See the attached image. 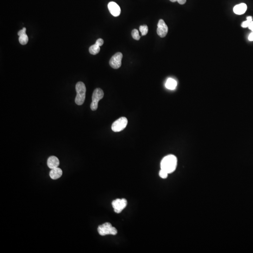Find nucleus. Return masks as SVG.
Returning a JSON list of instances; mask_svg holds the SVG:
<instances>
[{
	"mask_svg": "<svg viewBox=\"0 0 253 253\" xmlns=\"http://www.w3.org/2000/svg\"><path fill=\"white\" fill-rule=\"evenodd\" d=\"M177 86V82L172 78H168L165 83L166 88L169 90H174Z\"/></svg>",
	"mask_w": 253,
	"mask_h": 253,
	"instance_id": "ddd939ff",
	"label": "nucleus"
},
{
	"mask_svg": "<svg viewBox=\"0 0 253 253\" xmlns=\"http://www.w3.org/2000/svg\"><path fill=\"white\" fill-rule=\"evenodd\" d=\"M168 175V172H166L165 171V170H162V169H161L160 171H159V176H160L161 178H166L167 177Z\"/></svg>",
	"mask_w": 253,
	"mask_h": 253,
	"instance_id": "a211bd4d",
	"label": "nucleus"
},
{
	"mask_svg": "<svg viewBox=\"0 0 253 253\" xmlns=\"http://www.w3.org/2000/svg\"><path fill=\"white\" fill-rule=\"evenodd\" d=\"M248 39L250 41H253V32L250 34L248 36Z\"/></svg>",
	"mask_w": 253,
	"mask_h": 253,
	"instance_id": "b1692460",
	"label": "nucleus"
},
{
	"mask_svg": "<svg viewBox=\"0 0 253 253\" xmlns=\"http://www.w3.org/2000/svg\"><path fill=\"white\" fill-rule=\"evenodd\" d=\"M108 10L111 14L114 17H118L121 14V10L120 7L116 3L111 1L108 4Z\"/></svg>",
	"mask_w": 253,
	"mask_h": 253,
	"instance_id": "1a4fd4ad",
	"label": "nucleus"
},
{
	"mask_svg": "<svg viewBox=\"0 0 253 253\" xmlns=\"http://www.w3.org/2000/svg\"><path fill=\"white\" fill-rule=\"evenodd\" d=\"M177 159L173 155H169L164 157L161 162V169L165 170L168 174L174 172L177 167Z\"/></svg>",
	"mask_w": 253,
	"mask_h": 253,
	"instance_id": "f257e3e1",
	"label": "nucleus"
},
{
	"mask_svg": "<svg viewBox=\"0 0 253 253\" xmlns=\"http://www.w3.org/2000/svg\"><path fill=\"white\" fill-rule=\"evenodd\" d=\"M247 20L249 21H253V18H252V17H251V16H249V17H247Z\"/></svg>",
	"mask_w": 253,
	"mask_h": 253,
	"instance_id": "393cba45",
	"label": "nucleus"
},
{
	"mask_svg": "<svg viewBox=\"0 0 253 253\" xmlns=\"http://www.w3.org/2000/svg\"><path fill=\"white\" fill-rule=\"evenodd\" d=\"M47 164L48 167L51 169L58 167L60 165L59 160L55 156H51L48 158Z\"/></svg>",
	"mask_w": 253,
	"mask_h": 253,
	"instance_id": "9d476101",
	"label": "nucleus"
},
{
	"mask_svg": "<svg viewBox=\"0 0 253 253\" xmlns=\"http://www.w3.org/2000/svg\"><path fill=\"white\" fill-rule=\"evenodd\" d=\"M170 1H171V2H172V3H175V2H176V1H177L178 0H170Z\"/></svg>",
	"mask_w": 253,
	"mask_h": 253,
	"instance_id": "a878e982",
	"label": "nucleus"
},
{
	"mask_svg": "<svg viewBox=\"0 0 253 253\" xmlns=\"http://www.w3.org/2000/svg\"><path fill=\"white\" fill-rule=\"evenodd\" d=\"M95 44L99 46H101L103 45L104 41L102 39H99L96 42Z\"/></svg>",
	"mask_w": 253,
	"mask_h": 253,
	"instance_id": "aec40b11",
	"label": "nucleus"
},
{
	"mask_svg": "<svg viewBox=\"0 0 253 253\" xmlns=\"http://www.w3.org/2000/svg\"><path fill=\"white\" fill-rule=\"evenodd\" d=\"M76 96L75 98V103L78 106L83 105L86 99V86L82 82H79L76 86Z\"/></svg>",
	"mask_w": 253,
	"mask_h": 253,
	"instance_id": "f03ea898",
	"label": "nucleus"
},
{
	"mask_svg": "<svg viewBox=\"0 0 253 253\" xmlns=\"http://www.w3.org/2000/svg\"><path fill=\"white\" fill-rule=\"evenodd\" d=\"M115 212L120 213L127 205V201L125 198L117 199L112 203Z\"/></svg>",
	"mask_w": 253,
	"mask_h": 253,
	"instance_id": "423d86ee",
	"label": "nucleus"
},
{
	"mask_svg": "<svg viewBox=\"0 0 253 253\" xmlns=\"http://www.w3.org/2000/svg\"><path fill=\"white\" fill-rule=\"evenodd\" d=\"M168 28L163 19H160L158 24L157 32L158 36L161 38H164L167 34Z\"/></svg>",
	"mask_w": 253,
	"mask_h": 253,
	"instance_id": "6e6552de",
	"label": "nucleus"
},
{
	"mask_svg": "<svg viewBox=\"0 0 253 253\" xmlns=\"http://www.w3.org/2000/svg\"><path fill=\"white\" fill-rule=\"evenodd\" d=\"M127 124V119L122 117L113 123L112 125V130L115 132H120L126 127Z\"/></svg>",
	"mask_w": 253,
	"mask_h": 253,
	"instance_id": "39448f33",
	"label": "nucleus"
},
{
	"mask_svg": "<svg viewBox=\"0 0 253 253\" xmlns=\"http://www.w3.org/2000/svg\"><path fill=\"white\" fill-rule=\"evenodd\" d=\"M103 91L100 88H97L93 93L92 96V102L90 104V109L93 111H96L98 107V103L100 100L104 97Z\"/></svg>",
	"mask_w": 253,
	"mask_h": 253,
	"instance_id": "20e7f679",
	"label": "nucleus"
},
{
	"mask_svg": "<svg viewBox=\"0 0 253 253\" xmlns=\"http://www.w3.org/2000/svg\"><path fill=\"white\" fill-rule=\"evenodd\" d=\"M251 22L247 20V21L243 22L241 24V26L243 28L248 27V26L249 25L250 23Z\"/></svg>",
	"mask_w": 253,
	"mask_h": 253,
	"instance_id": "6ab92c4d",
	"label": "nucleus"
},
{
	"mask_svg": "<svg viewBox=\"0 0 253 253\" xmlns=\"http://www.w3.org/2000/svg\"><path fill=\"white\" fill-rule=\"evenodd\" d=\"M123 55L121 53H117L114 55L109 61L110 66L114 69H118L120 68L121 65V60Z\"/></svg>",
	"mask_w": 253,
	"mask_h": 253,
	"instance_id": "0eeeda50",
	"label": "nucleus"
},
{
	"mask_svg": "<svg viewBox=\"0 0 253 253\" xmlns=\"http://www.w3.org/2000/svg\"><path fill=\"white\" fill-rule=\"evenodd\" d=\"M131 35H132L133 38L135 39V40L139 41L140 39V36L139 35V32H138V30H137V29H134L132 31Z\"/></svg>",
	"mask_w": 253,
	"mask_h": 253,
	"instance_id": "f3484780",
	"label": "nucleus"
},
{
	"mask_svg": "<svg viewBox=\"0 0 253 253\" xmlns=\"http://www.w3.org/2000/svg\"><path fill=\"white\" fill-rule=\"evenodd\" d=\"M62 171L58 167L52 169L49 173L50 178L53 179H58L62 176Z\"/></svg>",
	"mask_w": 253,
	"mask_h": 253,
	"instance_id": "f8f14e48",
	"label": "nucleus"
},
{
	"mask_svg": "<svg viewBox=\"0 0 253 253\" xmlns=\"http://www.w3.org/2000/svg\"><path fill=\"white\" fill-rule=\"evenodd\" d=\"M248 27L249 29L251 30L252 31V32H253V21L250 23L249 25L248 26Z\"/></svg>",
	"mask_w": 253,
	"mask_h": 253,
	"instance_id": "4be33fe9",
	"label": "nucleus"
},
{
	"mask_svg": "<svg viewBox=\"0 0 253 253\" xmlns=\"http://www.w3.org/2000/svg\"><path fill=\"white\" fill-rule=\"evenodd\" d=\"M97 231L101 236L107 235H115L117 233V230L115 227H113L110 223H105L103 225H100L97 228Z\"/></svg>",
	"mask_w": 253,
	"mask_h": 253,
	"instance_id": "7ed1b4c3",
	"label": "nucleus"
},
{
	"mask_svg": "<svg viewBox=\"0 0 253 253\" xmlns=\"http://www.w3.org/2000/svg\"><path fill=\"white\" fill-rule=\"evenodd\" d=\"M177 2L181 5H182V4H185L186 2V0H178Z\"/></svg>",
	"mask_w": 253,
	"mask_h": 253,
	"instance_id": "5701e85b",
	"label": "nucleus"
},
{
	"mask_svg": "<svg viewBox=\"0 0 253 253\" xmlns=\"http://www.w3.org/2000/svg\"><path fill=\"white\" fill-rule=\"evenodd\" d=\"M100 46L95 44L91 46L89 48V52L90 54L93 55H96L100 52Z\"/></svg>",
	"mask_w": 253,
	"mask_h": 253,
	"instance_id": "4468645a",
	"label": "nucleus"
},
{
	"mask_svg": "<svg viewBox=\"0 0 253 253\" xmlns=\"http://www.w3.org/2000/svg\"><path fill=\"white\" fill-rule=\"evenodd\" d=\"M19 43H20L22 45H25L28 42V37L27 35L25 34L22 35L19 37Z\"/></svg>",
	"mask_w": 253,
	"mask_h": 253,
	"instance_id": "2eb2a0df",
	"label": "nucleus"
},
{
	"mask_svg": "<svg viewBox=\"0 0 253 253\" xmlns=\"http://www.w3.org/2000/svg\"><path fill=\"white\" fill-rule=\"evenodd\" d=\"M247 10V6L246 4L242 3L234 6L233 8V12L236 14H243Z\"/></svg>",
	"mask_w": 253,
	"mask_h": 253,
	"instance_id": "9b49d317",
	"label": "nucleus"
},
{
	"mask_svg": "<svg viewBox=\"0 0 253 253\" xmlns=\"http://www.w3.org/2000/svg\"><path fill=\"white\" fill-rule=\"evenodd\" d=\"M26 29L25 27L23 28V29L21 30H20L18 32V35L19 36H21L22 35L26 33Z\"/></svg>",
	"mask_w": 253,
	"mask_h": 253,
	"instance_id": "412c9836",
	"label": "nucleus"
},
{
	"mask_svg": "<svg viewBox=\"0 0 253 253\" xmlns=\"http://www.w3.org/2000/svg\"><path fill=\"white\" fill-rule=\"evenodd\" d=\"M139 30L141 32L142 36H145L148 32V27L147 25H141L139 27Z\"/></svg>",
	"mask_w": 253,
	"mask_h": 253,
	"instance_id": "dca6fc26",
	"label": "nucleus"
}]
</instances>
